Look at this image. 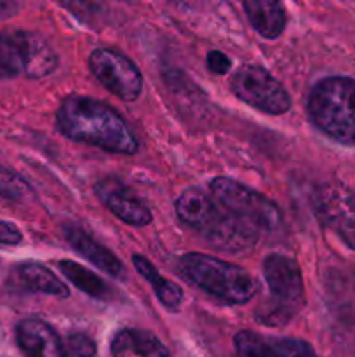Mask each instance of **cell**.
Instances as JSON below:
<instances>
[{"label": "cell", "mask_w": 355, "mask_h": 357, "mask_svg": "<svg viewBox=\"0 0 355 357\" xmlns=\"http://www.w3.org/2000/svg\"><path fill=\"white\" fill-rule=\"evenodd\" d=\"M59 132L73 142L103 152L134 155L139 145L134 132L115 108L89 96H68L56 112Z\"/></svg>", "instance_id": "obj_1"}, {"label": "cell", "mask_w": 355, "mask_h": 357, "mask_svg": "<svg viewBox=\"0 0 355 357\" xmlns=\"http://www.w3.org/2000/svg\"><path fill=\"white\" fill-rule=\"evenodd\" d=\"M183 278L228 305H244L258 293V281L244 268L202 253H187L178 261Z\"/></svg>", "instance_id": "obj_2"}, {"label": "cell", "mask_w": 355, "mask_h": 357, "mask_svg": "<svg viewBox=\"0 0 355 357\" xmlns=\"http://www.w3.org/2000/svg\"><path fill=\"white\" fill-rule=\"evenodd\" d=\"M308 115L331 139L355 146V80L327 77L317 82L310 91Z\"/></svg>", "instance_id": "obj_3"}, {"label": "cell", "mask_w": 355, "mask_h": 357, "mask_svg": "<svg viewBox=\"0 0 355 357\" xmlns=\"http://www.w3.org/2000/svg\"><path fill=\"white\" fill-rule=\"evenodd\" d=\"M265 282L270 298L256 312L267 326H284L305 305V284L299 265L285 255H268L263 261Z\"/></svg>", "instance_id": "obj_4"}, {"label": "cell", "mask_w": 355, "mask_h": 357, "mask_svg": "<svg viewBox=\"0 0 355 357\" xmlns=\"http://www.w3.org/2000/svg\"><path fill=\"white\" fill-rule=\"evenodd\" d=\"M58 63V54L42 35L24 30L0 33V80L44 79Z\"/></svg>", "instance_id": "obj_5"}, {"label": "cell", "mask_w": 355, "mask_h": 357, "mask_svg": "<svg viewBox=\"0 0 355 357\" xmlns=\"http://www.w3.org/2000/svg\"><path fill=\"white\" fill-rule=\"evenodd\" d=\"M214 201L235 218L242 220L258 232H274L282 223L278 206L267 195L253 190L232 178L219 176L209 183Z\"/></svg>", "instance_id": "obj_6"}, {"label": "cell", "mask_w": 355, "mask_h": 357, "mask_svg": "<svg viewBox=\"0 0 355 357\" xmlns=\"http://www.w3.org/2000/svg\"><path fill=\"white\" fill-rule=\"evenodd\" d=\"M232 91L240 101L268 115L285 114L292 105L285 87L258 65L240 66L232 77Z\"/></svg>", "instance_id": "obj_7"}, {"label": "cell", "mask_w": 355, "mask_h": 357, "mask_svg": "<svg viewBox=\"0 0 355 357\" xmlns=\"http://www.w3.org/2000/svg\"><path fill=\"white\" fill-rule=\"evenodd\" d=\"M312 206L326 229L355 250V194L338 181L322 183L313 190Z\"/></svg>", "instance_id": "obj_8"}, {"label": "cell", "mask_w": 355, "mask_h": 357, "mask_svg": "<svg viewBox=\"0 0 355 357\" xmlns=\"http://www.w3.org/2000/svg\"><path fill=\"white\" fill-rule=\"evenodd\" d=\"M93 75L117 98L134 101L143 91L141 70L134 61L113 49H94L89 56Z\"/></svg>", "instance_id": "obj_9"}, {"label": "cell", "mask_w": 355, "mask_h": 357, "mask_svg": "<svg viewBox=\"0 0 355 357\" xmlns=\"http://www.w3.org/2000/svg\"><path fill=\"white\" fill-rule=\"evenodd\" d=\"M94 192L104 208L127 225L146 227L152 223L153 215L148 206L136 197V194H132L117 178H104L97 181Z\"/></svg>", "instance_id": "obj_10"}, {"label": "cell", "mask_w": 355, "mask_h": 357, "mask_svg": "<svg viewBox=\"0 0 355 357\" xmlns=\"http://www.w3.org/2000/svg\"><path fill=\"white\" fill-rule=\"evenodd\" d=\"M200 234L212 248L225 253H242L256 246L260 239V232L256 229L226 213L223 208Z\"/></svg>", "instance_id": "obj_11"}, {"label": "cell", "mask_w": 355, "mask_h": 357, "mask_svg": "<svg viewBox=\"0 0 355 357\" xmlns=\"http://www.w3.org/2000/svg\"><path fill=\"white\" fill-rule=\"evenodd\" d=\"M16 344L24 357H65V344L42 319H23L16 326Z\"/></svg>", "instance_id": "obj_12"}, {"label": "cell", "mask_w": 355, "mask_h": 357, "mask_svg": "<svg viewBox=\"0 0 355 357\" xmlns=\"http://www.w3.org/2000/svg\"><path fill=\"white\" fill-rule=\"evenodd\" d=\"M65 239L68 241L70 246L77 251L82 258H86L89 264L103 271L104 274L111 275V278L118 279L124 274V267H122L120 260L111 253L110 250L97 243L96 239L84 232L80 227L77 225H66L65 227Z\"/></svg>", "instance_id": "obj_13"}, {"label": "cell", "mask_w": 355, "mask_h": 357, "mask_svg": "<svg viewBox=\"0 0 355 357\" xmlns=\"http://www.w3.org/2000/svg\"><path fill=\"white\" fill-rule=\"evenodd\" d=\"M113 357H173L169 349L153 333L138 328H124L111 338Z\"/></svg>", "instance_id": "obj_14"}, {"label": "cell", "mask_w": 355, "mask_h": 357, "mask_svg": "<svg viewBox=\"0 0 355 357\" xmlns=\"http://www.w3.org/2000/svg\"><path fill=\"white\" fill-rule=\"evenodd\" d=\"M219 209L221 206L214 201V197L198 188H188L176 201L178 218L197 232H202L216 218Z\"/></svg>", "instance_id": "obj_15"}, {"label": "cell", "mask_w": 355, "mask_h": 357, "mask_svg": "<svg viewBox=\"0 0 355 357\" xmlns=\"http://www.w3.org/2000/svg\"><path fill=\"white\" fill-rule=\"evenodd\" d=\"M244 10L254 31L263 38L275 40L284 33L287 14L282 3L274 2V0H249L244 3Z\"/></svg>", "instance_id": "obj_16"}, {"label": "cell", "mask_w": 355, "mask_h": 357, "mask_svg": "<svg viewBox=\"0 0 355 357\" xmlns=\"http://www.w3.org/2000/svg\"><path fill=\"white\" fill-rule=\"evenodd\" d=\"M16 281L21 288L42 295L56 296V298H68L70 289L61 279L56 278L47 267L38 264H19L14 271Z\"/></svg>", "instance_id": "obj_17"}, {"label": "cell", "mask_w": 355, "mask_h": 357, "mask_svg": "<svg viewBox=\"0 0 355 357\" xmlns=\"http://www.w3.org/2000/svg\"><path fill=\"white\" fill-rule=\"evenodd\" d=\"M132 265H134L136 271L152 284L157 300H159L166 309H180L181 302H183V289H181L176 282L169 281V279H166L164 275H160V272L157 271L155 265H153L148 258L141 257V255H132Z\"/></svg>", "instance_id": "obj_18"}, {"label": "cell", "mask_w": 355, "mask_h": 357, "mask_svg": "<svg viewBox=\"0 0 355 357\" xmlns=\"http://www.w3.org/2000/svg\"><path fill=\"white\" fill-rule=\"evenodd\" d=\"M59 271L61 274L72 282L73 286L84 291L86 295L93 296L96 300H108L110 296V288L106 286V282L101 278H97L94 272H90L89 268H86L84 265L77 264L72 260H61L59 261Z\"/></svg>", "instance_id": "obj_19"}, {"label": "cell", "mask_w": 355, "mask_h": 357, "mask_svg": "<svg viewBox=\"0 0 355 357\" xmlns=\"http://www.w3.org/2000/svg\"><path fill=\"white\" fill-rule=\"evenodd\" d=\"M237 356L239 357H284L278 338H267L254 331H239L233 338Z\"/></svg>", "instance_id": "obj_20"}, {"label": "cell", "mask_w": 355, "mask_h": 357, "mask_svg": "<svg viewBox=\"0 0 355 357\" xmlns=\"http://www.w3.org/2000/svg\"><path fill=\"white\" fill-rule=\"evenodd\" d=\"M30 194V185L19 174L0 166V197L9 201H24Z\"/></svg>", "instance_id": "obj_21"}, {"label": "cell", "mask_w": 355, "mask_h": 357, "mask_svg": "<svg viewBox=\"0 0 355 357\" xmlns=\"http://www.w3.org/2000/svg\"><path fill=\"white\" fill-rule=\"evenodd\" d=\"M65 357H97L96 342L84 333H73L65 342Z\"/></svg>", "instance_id": "obj_22"}, {"label": "cell", "mask_w": 355, "mask_h": 357, "mask_svg": "<svg viewBox=\"0 0 355 357\" xmlns=\"http://www.w3.org/2000/svg\"><path fill=\"white\" fill-rule=\"evenodd\" d=\"M207 68L216 75H225L232 70V59L221 51H211L207 54Z\"/></svg>", "instance_id": "obj_23"}, {"label": "cell", "mask_w": 355, "mask_h": 357, "mask_svg": "<svg viewBox=\"0 0 355 357\" xmlns=\"http://www.w3.org/2000/svg\"><path fill=\"white\" fill-rule=\"evenodd\" d=\"M23 241V234L17 229L16 225L9 222H2L0 220V244H6V246H16Z\"/></svg>", "instance_id": "obj_24"}, {"label": "cell", "mask_w": 355, "mask_h": 357, "mask_svg": "<svg viewBox=\"0 0 355 357\" xmlns=\"http://www.w3.org/2000/svg\"><path fill=\"white\" fill-rule=\"evenodd\" d=\"M21 9V3L17 2H9V0H6V2H2L0 0V17H13L16 16L17 13H19Z\"/></svg>", "instance_id": "obj_25"}]
</instances>
